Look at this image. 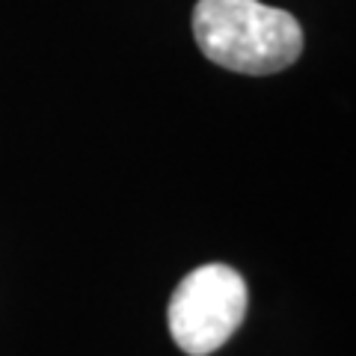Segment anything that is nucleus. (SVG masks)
<instances>
[{
	"label": "nucleus",
	"mask_w": 356,
	"mask_h": 356,
	"mask_svg": "<svg viewBox=\"0 0 356 356\" xmlns=\"http://www.w3.org/2000/svg\"><path fill=\"white\" fill-rule=\"evenodd\" d=\"M247 315V282L226 264L196 267L178 282L170 300V332L191 356L222 348Z\"/></svg>",
	"instance_id": "2"
},
{
	"label": "nucleus",
	"mask_w": 356,
	"mask_h": 356,
	"mask_svg": "<svg viewBox=\"0 0 356 356\" xmlns=\"http://www.w3.org/2000/svg\"><path fill=\"white\" fill-rule=\"evenodd\" d=\"M193 36L211 63L238 74H276L303 51L297 18L259 0H199Z\"/></svg>",
	"instance_id": "1"
}]
</instances>
